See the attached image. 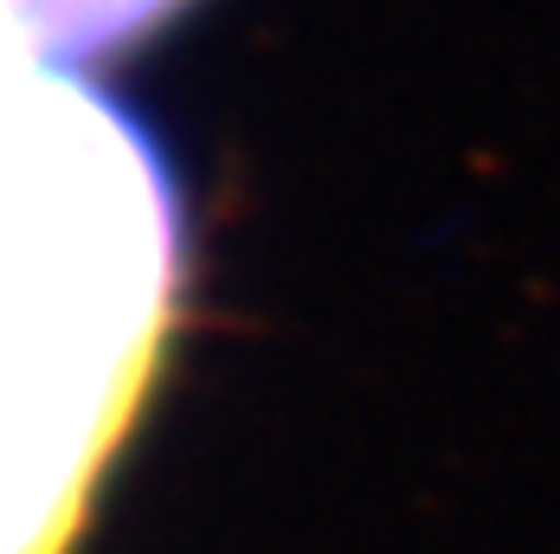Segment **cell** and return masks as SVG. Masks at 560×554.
I'll use <instances>...</instances> for the list:
<instances>
[{
  "mask_svg": "<svg viewBox=\"0 0 560 554\" xmlns=\"http://www.w3.org/2000/svg\"><path fill=\"white\" fill-rule=\"evenodd\" d=\"M174 181L97 84L0 39V554H65L155 374Z\"/></svg>",
  "mask_w": 560,
  "mask_h": 554,
  "instance_id": "6da1fadb",
  "label": "cell"
},
{
  "mask_svg": "<svg viewBox=\"0 0 560 554\" xmlns=\"http://www.w3.org/2000/svg\"><path fill=\"white\" fill-rule=\"evenodd\" d=\"M180 7L194 0H0V39L39 65L78 71L110 53H129L155 26H168Z\"/></svg>",
  "mask_w": 560,
  "mask_h": 554,
  "instance_id": "7a4b0ae2",
  "label": "cell"
}]
</instances>
